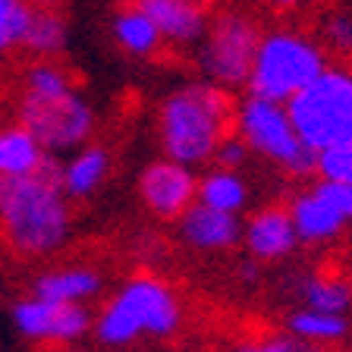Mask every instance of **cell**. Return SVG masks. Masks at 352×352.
<instances>
[{"label":"cell","mask_w":352,"mask_h":352,"mask_svg":"<svg viewBox=\"0 0 352 352\" xmlns=\"http://www.w3.org/2000/svg\"><path fill=\"white\" fill-rule=\"evenodd\" d=\"M315 189L321 192L330 205L337 208V211L352 223V186L349 183H340V179H324V176H318Z\"/></svg>","instance_id":"4316f807"},{"label":"cell","mask_w":352,"mask_h":352,"mask_svg":"<svg viewBox=\"0 0 352 352\" xmlns=\"http://www.w3.org/2000/svg\"><path fill=\"white\" fill-rule=\"evenodd\" d=\"M249 198H252L249 179L242 176V170L214 164L211 170H205V173L198 176V201H205L211 208L242 214L249 208Z\"/></svg>","instance_id":"ffe728a7"},{"label":"cell","mask_w":352,"mask_h":352,"mask_svg":"<svg viewBox=\"0 0 352 352\" xmlns=\"http://www.w3.org/2000/svg\"><path fill=\"white\" fill-rule=\"evenodd\" d=\"M286 330H289L293 337H299L308 349H311V346H333L349 337V318L340 315V311L299 305L293 315L286 318Z\"/></svg>","instance_id":"44dd1931"},{"label":"cell","mask_w":352,"mask_h":352,"mask_svg":"<svg viewBox=\"0 0 352 352\" xmlns=\"http://www.w3.org/2000/svg\"><path fill=\"white\" fill-rule=\"evenodd\" d=\"M95 315L85 302H51L32 293L13 305V327L25 343L76 346L91 337Z\"/></svg>","instance_id":"9c48e42d"},{"label":"cell","mask_w":352,"mask_h":352,"mask_svg":"<svg viewBox=\"0 0 352 352\" xmlns=\"http://www.w3.org/2000/svg\"><path fill=\"white\" fill-rule=\"evenodd\" d=\"M327 54L352 57V10H330L321 19V38Z\"/></svg>","instance_id":"cb8c5ba5"},{"label":"cell","mask_w":352,"mask_h":352,"mask_svg":"<svg viewBox=\"0 0 352 352\" xmlns=\"http://www.w3.org/2000/svg\"><path fill=\"white\" fill-rule=\"evenodd\" d=\"M286 110L302 142L315 154L352 142V66L327 63L286 101Z\"/></svg>","instance_id":"5b68a950"},{"label":"cell","mask_w":352,"mask_h":352,"mask_svg":"<svg viewBox=\"0 0 352 352\" xmlns=\"http://www.w3.org/2000/svg\"><path fill=\"white\" fill-rule=\"evenodd\" d=\"M195 3H205V7H211V3H214V0H195Z\"/></svg>","instance_id":"f546056e"},{"label":"cell","mask_w":352,"mask_h":352,"mask_svg":"<svg viewBox=\"0 0 352 352\" xmlns=\"http://www.w3.org/2000/svg\"><path fill=\"white\" fill-rule=\"evenodd\" d=\"M233 132H239L252 154H258L261 161L274 164L277 170L289 176H308L315 173V157L318 154L302 142L296 132L293 117L286 110L283 101L261 95H245L236 101L233 113Z\"/></svg>","instance_id":"8992f818"},{"label":"cell","mask_w":352,"mask_h":352,"mask_svg":"<svg viewBox=\"0 0 352 352\" xmlns=\"http://www.w3.org/2000/svg\"><path fill=\"white\" fill-rule=\"evenodd\" d=\"M60 161L63 157L44 151V145L19 120L0 126V176L54 173L60 179Z\"/></svg>","instance_id":"5bb4252c"},{"label":"cell","mask_w":352,"mask_h":352,"mask_svg":"<svg viewBox=\"0 0 352 352\" xmlns=\"http://www.w3.org/2000/svg\"><path fill=\"white\" fill-rule=\"evenodd\" d=\"M242 245L261 264H277L299 249V233L289 217V208L267 205L242 220Z\"/></svg>","instance_id":"8fae6325"},{"label":"cell","mask_w":352,"mask_h":352,"mask_svg":"<svg viewBox=\"0 0 352 352\" xmlns=\"http://www.w3.org/2000/svg\"><path fill=\"white\" fill-rule=\"evenodd\" d=\"M69 201L54 173L0 176V236L25 258L54 255L73 233Z\"/></svg>","instance_id":"7a4b0ae2"},{"label":"cell","mask_w":352,"mask_h":352,"mask_svg":"<svg viewBox=\"0 0 352 352\" xmlns=\"http://www.w3.org/2000/svg\"><path fill=\"white\" fill-rule=\"evenodd\" d=\"M249 157H252V148L245 145V139H242L239 132H230L227 139L217 145V151H214V161H211V164L242 170L245 164H249Z\"/></svg>","instance_id":"484cf974"},{"label":"cell","mask_w":352,"mask_h":352,"mask_svg":"<svg viewBox=\"0 0 352 352\" xmlns=\"http://www.w3.org/2000/svg\"><path fill=\"white\" fill-rule=\"evenodd\" d=\"M101 274L91 271V267H82V264L54 267V271H44L35 277V293L51 302H85L88 305L101 293Z\"/></svg>","instance_id":"ac0fdd59"},{"label":"cell","mask_w":352,"mask_h":352,"mask_svg":"<svg viewBox=\"0 0 352 352\" xmlns=\"http://www.w3.org/2000/svg\"><path fill=\"white\" fill-rule=\"evenodd\" d=\"M110 176V151L101 145H79L60 161V186L69 198H91Z\"/></svg>","instance_id":"2e32d148"},{"label":"cell","mask_w":352,"mask_h":352,"mask_svg":"<svg viewBox=\"0 0 352 352\" xmlns=\"http://www.w3.org/2000/svg\"><path fill=\"white\" fill-rule=\"evenodd\" d=\"M252 349H261V352H299V349H308L299 337H293L289 330H271L267 337L261 340H252Z\"/></svg>","instance_id":"83f0119b"},{"label":"cell","mask_w":352,"mask_h":352,"mask_svg":"<svg viewBox=\"0 0 352 352\" xmlns=\"http://www.w3.org/2000/svg\"><path fill=\"white\" fill-rule=\"evenodd\" d=\"M29 0H0V57L22 47L25 25H29Z\"/></svg>","instance_id":"603a6c76"},{"label":"cell","mask_w":352,"mask_h":352,"mask_svg":"<svg viewBox=\"0 0 352 352\" xmlns=\"http://www.w3.org/2000/svg\"><path fill=\"white\" fill-rule=\"evenodd\" d=\"M179 239L195 252H230L242 242V220L239 214L220 211L205 201L186 208V214L176 220Z\"/></svg>","instance_id":"7c38bea8"},{"label":"cell","mask_w":352,"mask_h":352,"mask_svg":"<svg viewBox=\"0 0 352 352\" xmlns=\"http://www.w3.org/2000/svg\"><path fill=\"white\" fill-rule=\"evenodd\" d=\"M289 217H293V223H296V233H299L302 245H330V242H337L340 236L346 233V227H349V220L330 205L315 186L299 192V195H293V201H289Z\"/></svg>","instance_id":"9a60e30c"},{"label":"cell","mask_w":352,"mask_h":352,"mask_svg":"<svg viewBox=\"0 0 352 352\" xmlns=\"http://www.w3.org/2000/svg\"><path fill=\"white\" fill-rule=\"evenodd\" d=\"M296 296H299V305L349 315L352 311V277H346L340 271L302 274L299 283H296Z\"/></svg>","instance_id":"d6986e66"},{"label":"cell","mask_w":352,"mask_h":352,"mask_svg":"<svg viewBox=\"0 0 352 352\" xmlns=\"http://www.w3.org/2000/svg\"><path fill=\"white\" fill-rule=\"evenodd\" d=\"M132 3L151 16L164 44L176 51H186V47L195 51L211 19L205 3H195V0H132Z\"/></svg>","instance_id":"4fadbf2b"},{"label":"cell","mask_w":352,"mask_h":352,"mask_svg":"<svg viewBox=\"0 0 352 352\" xmlns=\"http://www.w3.org/2000/svg\"><path fill=\"white\" fill-rule=\"evenodd\" d=\"M236 98L211 79L173 88L157 107V142L167 157L189 167H205L214 151L233 132Z\"/></svg>","instance_id":"6da1fadb"},{"label":"cell","mask_w":352,"mask_h":352,"mask_svg":"<svg viewBox=\"0 0 352 352\" xmlns=\"http://www.w3.org/2000/svg\"><path fill=\"white\" fill-rule=\"evenodd\" d=\"M315 173L324 176V179H340V183L352 186V142L327 148V151H318Z\"/></svg>","instance_id":"d4e9b609"},{"label":"cell","mask_w":352,"mask_h":352,"mask_svg":"<svg viewBox=\"0 0 352 352\" xmlns=\"http://www.w3.org/2000/svg\"><path fill=\"white\" fill-rule=\"evenodd\" d=\"M135 189H139V198L148 214L176 223L186 214V208L198 201V173L195 167L164 154V157L142 167Z\"/></svg>","instance_id":"30bf717a"},{"label":"cell","mask_w":352,"mask_h":352,"mask_svg":"<svg viewBox=\"0 0 352 352\" xmlns=\"http://www.w3.org/2000/svg\"><path fill=\"white\" fill-rule=\"evenodd\" d=\"M16 120L41 142L44 151L57 157H66L79 145L91 142V132L98 126L95 107L76 85L51 95L22 91L16 104Z\"/></svg>","instance_id":"ba28073f"},{"label":"cell","mask_w":352,"mask_h":352,"mask_svg":"<svg viewBox=\"0 0 352 352\" xmlns=\"http://www.w3.org/2000/svg\"><path fill=\"white\" fill-rule=\"evenodd\" d=\"M327 63H330L327 47L318 38H311L302 29L274 25V29H264L261 41H258L245 88L252 95L274 98V101L286 104Z\"/></svg>","instance_id":"277c9868"},{"label":"cell","mask_w":352,"mask_h":352,"mask_svg":"<svg viewBox=\"0 0 352 352\" xmlns=\"http://www.w3.org/2000/svg\"><path fill=\"white\" fill-rule=\"evenodd\" d=\"M271 10H277V13H293V10H302L308 3V0H264Z\"/></svg>","instance_id":"f1b7e54d"},{"label":"cell","mask_w":352,"mask_h":352,"mask_svg":"<svg viewBox=\"0 0 352 352\" xmlns=\"http://www.w3.org/2000/svg\"><path fill=\"white\" fill-rule=\"evenodd\" d=\"M110 35H113L117 47L126 57H135V60H151L161 54V47H167L161 32H157V25H154V19L142 7H135L132 0L113 16Z\"/></svg>","instance_id":"e0dca14e"},{"label":"cell","mask_w":352,"mask_h":352,"mask_svg":"<svg viewBox=\"0 0 352 352\" xmlns=\"http://www.w3.org/2000/svg\"><path fill=\"white\" fill-rule=\"evenodd\" d=\"M66 38H69V29H66L63 16L54 7H38V3H32L22 47L41 60H54L57 54L66 51Z\"/></svg>","instance_id":"7402d4cb"},{"label":"cell","mask_w":352,"mask_h":352,"mask_svg":"<svg viewBox=\"0 0 352 352\" xmlns=\"http://www.w3.org/2000/svg\"><path fill=\"white\" fill-rule=\"evenodd\" d=\"M183 330V302L157 274H135L104 302L91 337L101 346H132L135 340H170Z\"/></svg>","instance_id":"3957f363"},{"label":"cell","mask_w":352,"mask_h":352,"mask_svg":"<svg viewBox=\"0 0 352 352\" xmlns=\"http://www.w3.org/2000/svg\"><path fill=\"white\" fill-rule=\"evenodd\" d=\"M261 35L264 25L252 10L220 7L217 13H211L205 35L195 44L198 73L230 91L245 88Z\"/></svg>","instance_id":"52a82bcc"}]
</instances>
